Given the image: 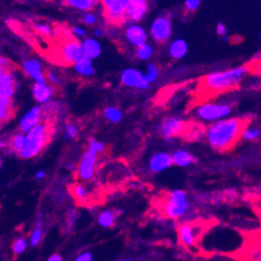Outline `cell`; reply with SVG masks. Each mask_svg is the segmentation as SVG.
I'll use <instances>...</instances> for the list:
<instances>
[{
	"mask_svg": "<svg viewBox=\"0 0 261 261\" xmlns=\"http://www.w3.org/2000/svg\"><path fill=\"white\" fill-rule=\"evenodd\" d=\"M27 246H28V243L27 241H26V239L19 237L13 242V252L16 255H19L23 253L26 249H27Z\"/></svg>",
	"mask_w": 261,
	"mask_h": 261,
	"instance_id": "33",
	"label": "cell"
},
{
	"mask_svg": "<svg viewBox=\"0 0 261 261\" xmlns=\"http://www.w3.org/2000/svg\"><path fill=\"white\" fill-rule=\"evenodd\" d=\"M98 154L99 153L95 150V148L89 145L88 149L82 155L79 164H78V176L79 178L82 180H90L93 177Z\"/></svg>",
	"mask_w": 261,
	"mask_h": 261,
	"instance_id": "8",
	"label": "cell"
},
{
	"mask_svg": "<svg viewBox=\"0 0 261 261\" xmlns=\"http://www.w3.org/2000/svg\"><path fill=\"white\" fill-rule=\"evenodd\" d=\"M47 78H48V80L52 84H54V85L59 84V79H58V77L56 76L55 73H53V72H48L47 73Z\"/></svg>",
	"mask_w": 261,
	"mask_h": 261,
	"instance_id": "42",
	"label": "cell"
},
{
	"mask_svg": "<svg viewBox=\"0 0 261 261\" xmlns=\"http://www.w3.org/2000/svg\"><path fill=\"white\" fill-rule=\"evenodd\" d=\"M178 232H179V238L185 247L191 248L195 245V240L197 236L195 227L187 224L182 225L179 227Z\"/></svg>",
	"mask_w": 261,
	"mask_h": 261,
	"instance_id": "19",
	"label": "cell"
},
{
	"mask_svg": "<svg viewBox=\"0 0 261 261\" xmlns=\"http://www.w3.org/2000/svg\"><path fill=\"white\" fill-rule=\"evenodd\" d=\"M78 134V127L74 124H69L65 128V138L67 140H73Z\"/></svg>",
	"mask_w": 261,
	"mask_h": 261,
	"instance_id": "34",
	"label": "cell"
},
{
	"mask_svg": "<svg viewBox=\"0 0 261 261\" xmlns=\"http://www.w3.org/2000/svg\"><path fill=\"white\" fill-rule=\"evenodd\" d=\"M42 237H43V227L42 225L38 224L36 226V228H34V230L32 231L29 238V243L31 245V247H37L41 242Z\"/></svg>",
	"mask_w": 261,
	"mask_h": 261,
	"instance_id": "31",
	"label": "cell"
},
{
	"mask_svg": "<svg viewBox=\"0 0 261 261\" xmlns=\"http://www.w3.org/2000/svg\"><path fill=\"white\" fill-rule=\"evenodd\" d=\"M261 136V129L257 126H251L247 125L242 130L241 137L245 141L248 142H254Z\"/></svg>",
	"mask_w": 261,
	"mask_h": 261,
	"instance_id": "25",
	"label": "cell"
},
{
	"mask_svg": "<svg viewBox=\"0 0 261 261\" xmlns=\"http://www.w3.org/2000/svg\"><path fill=\"white\" fill-rule=\"evenodd\" d=\"M50 127L47 123H41L26 134V142L19 153L22 158H31L37 156L47 145L50 136Z\"/></svg>",
	"mask_w": 261,
	"mask_h": 261,
	"instance_id": "3",
	"label": "cell"
},
{
	"mask_svg": "<svg viewBox=\"0 0 261 261\" xmlns=\"http://www.w3.org/2000/svg\"><path fill=\"white\" fill-rule=\"evenodd\" d=\"M74 69L78 74L81 76H85V77L92 76L95 73V68L93 66L92 59L88 56H84L83 58L79 60V62H77L74 65Z\"/></svg>",
	"mask_w": 261,
	"mask_h": 261,
	"instance_id": "23",
	"label": "cell"
},
{
	"mask_svg": "<svg viewBox=\"0 0 261 261\" xmlns=\"http://www.w3.org/2000/svg\"><path fill=\"white\" fill-rule=\"evenodd\" d=\"M89 145L92 146V147H94V148H95V150L97 151L98 153L103 152L104 149H105V145H104L102 142H99V141L94 140V138H90Z\"/></svg>",
	"mask_w": 261,
	"mask_h": 261,
	"instance_id": "39",
	"label": "cell"
},
{
	"mask_svg": "<svg viewBox=\"0 0 261 261\" xmlns=\"http://www.w3.org/2000/svg\"><path fill=\"white\" fill-rule=\"evenodd\" d=\"M47 261H63V258L59 254H53L47 259Z\"/></svg>",
	"mask_w": 261,
	"mask_h": 261,
	"instance_id": "44",
	"label": "cell"
},
{
	"mask_svg": "<svg viewBox=\"0 0 261 261\" xmlns=\"http://www.w3.org/2000/svg\"><path fill=\"white\" fill-rule=\"evenodd\" d=\"M97 16H96L94 13L92 12H86L83 17H82V21L84 24L89 25V26H92V25H95L96 23H97Z\"/></svg>",
	"mask_w": 261,
	"mask_h": 261,
	"instance_id": "36",
	"label": "cell"
},
{
	"mask_svg": "<svg viewBox=\"0 0 261 261\" xmlns=\"http://www.w3.org/2000/svg\"><path fill=\"white\" fill-rule=\"evenodd\" d=\"M122 261H131V260H129V259H125V260H122Z\"/></svg>",
	"mask_w": 261,
	"mask_h": 261,
	"instance_id": "47",
	"label": "cell"
},
{
	"mask_svg": "<svg viewBox=\"0 0 261 261\" xmlns=\"http://www.w3.org/2000/svg\"><path fill=\"white\" fill-rule=\"evenodd\" d=\"M222 39H223L224 42H229V41H230V36H229V34H227V36H225V37L222 38Z\"/></svg>",
	"mask_w": 261,
	"mask_h": 261,
	"instance_id": "46",
	"label": "cell"
},
{
	"mask_svg": "<svg viewBox=\"0 0 261 261\" xmlns=\"http://www.w3.org/2000/svg\"><path fill=\"white\" fill-rule=\"evenodd\" d=\"M259 39H260V41H261V33L259 34Z\"/></svg>",
	"mask_w": 261,
	"mask_h": 261,
	"instance_id": "48",
	"label": "cell"
},
{
	"mask_svg": "<svg viewBox=\"0 0 261 261\" xmlns=\"http://www.w3.org/2000/svg\"><path fill=\"white\" fill-rule=\"evenodd\" d=\"M24 71L26 72L34 82L38 83H45L46 76L42 70V65L37 59H25L23 63Z\"/></svg>",
	"mask_w": 261,
	"mask_h": 261,
	"instance_id": "15",
	"label": "cell"
},
{
	"mask_svg": "<svg viewBox=\"0 0 261 261\" xmlns=\"http://www.w3.org/2000/svg\"><path fill=\"white\" fill-rule=\"evenodd\" d=\"M173 163L178 167H188L196 162V158L188 151L177 150L172 154Z\"/></svg>",
	"mask_w": 261,
	"mask_h": 261,
	"instance_id": "22",
	"label": "cell"
},
{
	"mask_svg": "<svg viewBox=\"0 0 261 261\" xmlns=\"http://www.w3.org/2000/svg\"><path fill=\"white\" fill-rule=\"evenodd\" d=\"M151 36L155 41L159 43L167 42L172 34V24L167 16H160L156 18L151 24Z\"/></svg>",
	"mask_w": 261,
	"mask_h": 261,
	"instance_id": "10",
	"label": "cell"
},
{
	"mask_svg": "<svg viewBox=\"0 0 261 261\" xmlns=\"http://www.w3.org/2000/svg\"><path fill=\"white\" fill-rule=\"evenodd\" d=\"M125 38L134 47L138 48L145 44H147V32L142 27V26L137 24L129 25L125 31Z\"/></svg>",
	"mask_w": 261,
	"mask_h": 261,
	"instance_id": "13",
	"label": "cell"
},
{
	"mask_svg": "<svg viewBox=\"0 0 261 261\" xmlns=\"http://www.w3.org/2000/svg\"><path fill=\"white\" fill-rule=\"evenodd\" d=\"M7 70V69H6ZM0 72V119L4 121L12 107L16 90V79L10 71Z\"/></svg>",
	"mask_w": 261,
	"mask_h": 261,
	"instance_id": "4",
	"label": "cell"
},
{
	"mask_svg": "<svg viewBox=\"0 0 261 261\" xmlns=\"http://www.w3.org/2000/svg\"><path fill=\"white\" fill-rule=\"evenodd\" d=\"M153 54V48L151 45L147 44L136 48V56L141 60H148Z\"/></svg>",
	"mask_w": 261,
	"mask_h": 261,
	"instance_id": "30",
	"label": "cell"
},
{
	"mask_svg": "<svg viewBox=\"0 0 261 261\" xmlns=\"http://www.w3.org/2000/svg\"><path fill=\"white\" fill-rule=\"evenodd\" d=\"M248 70L246 66H238L228 70L209 73L203 78V88L211 93H223L235 89L245 80Z\"/></svg>",
	"mask_w": 261,
	"mask_h": 261,
	"instance_id": "2",
	"label": "cell"
},
{
	"mask_svg": "<svg viewBox=\"0 0 261 261\" xmlns=\"http://www.w3.org/2000/svg\"><path fill=\"white\" fill-rule=\"evenodd\" d=\"M215 31L217 33V36H220L221 38H224L225 36H227V26H226L224 23L220 22L216 24V27H215Z\"/></svg>",
	"mask_w": 261,
	"mask_h": 261,
	"instance_id": "40",
	"label": "cell"
},
{
	"mask_svg": "<svg viewBox=\"0 0 261 261\" xmlns=\"http://www.w3.org/2000/svg\"><path fill=\"white\" fill-rule=\"evenodd\" d=\"M106 19L118 23L126 18L130 0H101Z\"/></svg>",
	"mask_w": 261,
	"mask_h": 261,
	"instance_id": "7",
	"label": "cell"
},
{
	"mask_svg": "<svg viewBox=\"0 0 261 261\" xmlns=\"http://www.w3.org/2000/svg\"><path fill=\"white\" fill-rule=\"evenodd\" d=\"M184 128V122L180 118L171 117L164 120L159 126L160 134L163 136V138L174 137L178 135L182 130Z\"/></svg>",
	"mask_w": 261,
	"mask_h": 261,
	"instance_id": "12",
	"label": "cell"
},
{
	"mask_svg": "<svg viewBox=\"0 0 261 261\" xmlns=\"http://www.w3.org/2000/svg\"><path fill=\"white\" fill-rule=\"evenodd\" d=\"M99 0H66L68 5L78 11L90 12Z\"/></svg>",
	"mask_w": 261,
	"mask_h": 261,
	"instance_id": "24",
	"label": "cell"
},
{
	"mask_svg": "<svg viewBox=\"0 0 261 261\" xmlns=\"http://www.w3.org/2000/svg\"><path fill=\"white\" fill-rule=\"evenodd\" d=\"M82 46H83L85 56L90 57L91 59L97 58L98 56H100L102 48H101L100 43L96 39L94 38L84 39V41L82 42Z\"/></svg>",
	"mask_w": 261,
	"mask_h": 261,
	"instance_id": "21",
	"label": "cell"
},
{
	"mask_svg": "<svg viewBox=\"0 0 261 261\" xmlns=\"http://www.w3.org/2000/svg\"><path fill=\"white\" fill-rule=\"evenodd\" d=\"M247 119L226 118L216 121L206 129V140L213 149L227 151L241 137L242 130L248 124Z\"/></svg>",
	"mask_w": 261,
	"mask_h": 261,
	"instance_id": "1",
	"label": "cell"
},
{
	"mask_svg": "<svg viewBox=\"0 0 261 261\" xmlns=\"http://www.w3.org/2000/svg\"><path fill=\"white\" fill-rule=\"evenodd\" d=\"M172 164H174L172 155H170L167 152H160L154 154L149 161L150 170L154 173H159L167 170L170 167H172Z\"/></svg>",
	"mask_w": 261,
	"mask_h": 261,
	"instance_id": "16",
	"label": "cell"
},
{
	"mask_svg": "<svg viewBox=\"0 0 261 261\" xmlns=\"http://www.w3.org/2000/svg\"><path fill=\"white\" fill-rule=\"evenodd\" d=\"M45 176H46V174H45V172H43V171H39V172H37L36 174H34V178L39 179V180L44 179Z\"/></svg>",
	"mask_w": 261,
	"mask_h": 261,
	"instance_id": "45",
	"label": "cell"
},
{
	"mask_svg": "<svg viewBox=\"0 0 261 261\" xmlns=\"http://www.w3.org/2000/svg\"><path fill=\"white\" fill-rule=\"evenodd\" d=\"M60 56L66 64H76L85 56L82 43L72 40L68 41L60 49Z\"/></svg>",
	"mask_w": 261,
	"mask_h": 261,
	"instance_id": "9",
	"label": "cell"
},
{
	"mask_svg": "<svg viewBox=\"0 0 261 261\" xmlns=\"http://www.w3.org/2000/svg\"><path fill=\"white\" fill-rule=\"evenodd\" d=\"M71 31H72V33L74 34V36L76 38H78V39H83V38H85L86 37V33H88V32H86L85 28L81 27V26H74V27H72Z\"/></svg>",
	"mask_w": 261,
	"mask_h": 261,
	"instance_id": "38",
	"label": "cell"
},
{
	"mask_svg": "<svg viewBox=\"0 0 261 261\" xmlns=\"http://www.w3.org/2000/svg\"><path fill=\"white\" fill-rule=\"evenodd\" d=\"M93 256L90 252H84V253L78 255L75 259V261H92Z\"/></svg>",
	"mask_w": 261,
	"mask_h": 261,
	"instance_id": "41",
	"label": "cell"
},
{
	"mask_svg": "<svg viewBox=\"0 0 261 261\" xmlns=\"http://www.w3.org/2000/svg\"><path fill=\"white\" fill-rule=\"evenodd\" d=\"M188 208L187 196L183 190H174L168 196L164 212L172 219H178L184 215Z\"/></svg>",
	"mask_w": 261,
	"mask_h": 261,
	"instance_id": "6",
	"label": "cell"
},
{
	"mask_svg": "<svg viewBox=\"0 0 261 261\" xmlns=\"http://www.w3.org/2000/svg\"><path fill=\"white\" fill-rule=\"evenodd\" d=\"M43 109L40 106L31 107L20 120V130L24 133H27L29 130L41 124Z\"/></svg>",
	"mask_w": 261,
	"mask_h": 261,
	"instance_id": "11",
	"label": "cell"
},
{
	"mask_svg": "<svg viewBox=\"0 0 261 261\" xmlns=\"http://www.w3.org/2000/svg\"><path fill=\"white\" fill-rule=\"evenodd\" d=\"M200 3H201V0H185L184 2L186 10L189 12L197 11L200 6Z\"/></svg>",
	"mask_w": 261,
	"mask_h": 261,
	"instance_id": "37",
	"label": "cell"
},
{
	"mask_svg": "<svg viewBox=\"0 0 261 261\" xmlns=\"http://www.w3.org/2000/svg\"><path fill=\"white\" fill-rule=\"evenodd\" d=\"M33 28L39 33L43 34V36H50L52 33V28L48 24L45 23H36L33 25Z\"/></svg>",
	"mask_w": 261,
	"mask_h": 261,
	"instance_id": "35",
	"label": "cell"
},
{
	"mask_svg": "<svg viewBox=\"0 0 261 261\" xmlns=\"http://www.w3.org/2000/svg\"><path fill=\"white\" fill-rule=\"evenodd\" d=\"M148 8H149L148 0H130L126 18L134 22L140 21L147 14Z\"/></svg>",
	"mask_w": 261,
	"mask_h": 261,
	"instance_id": "14",
	"label": "cell"
},
{
	"mask_svg": "<svg viewBox=\"0 0 261 261\" xmlns=\"http://www.w3.org/2000/svg\"><path fill=\"white\" fill-rule=\"evenodd\" d=\"M104 117L106 118L108 122H111V123H119L122 118H123V115H122V111L119 108L109 106L104 110Z\"/></svg>",
	"mask_w": 261,
	"mask_h": 261,
	"instance_id": "29",
	"label": "cell"
},
{
	"mask_svg": "<svg viewBox=\"0 0 261 261\" xmlns=\"http://www.w3.org/2000/svg\"><path fill=\"white\" fill-rule=\"evenodd\" d=\"M158 75H159V70H158L157 66L153 63H150L147 65V71L146 73H144L143 77L148 83L151 84L152 82H154L156 79H157Z\"/></svg>",
	"mask_w": 261,
	"mask_h": 261,
	"instance_id": "28",
	"label": "cell"
},
{
	"mask_svg": "<svg viewBox=\"0 0 261 261\" xmlns=\"http://www.w3.org/2000/svg\"><path fill=\"white\" fill-rule=\"evenodd\" d=\"M143 74L144 73L136 70V69L128 68L122 72L121 82L126 86H129V88H137L143 78Z\"/></svg>",
	"mask_w": 261,
	"mask_h": 261,
	"instance_id": "18",
	"label": "cell"
},
{
	"mask_svg": "<svg viewBox=\"0 0 261 261\" xmlns=\"http://www.w3.org/2000/svg\"><path fill=\"white\" fill-rule=\"evenodd\" d=\"M232 107L226 103H204L197 109V116L205 122H214L228 118Z\"/></svg>",
	"mask_w": 261,
	"mask_h": 261,
	"instance_id": "5",
	"label": "cell"
},
{
	"mask_svg": "<svg viewBox=\"0 0 261 261\" xmlns=\"http://www.w3.org/2000/svg\"><path fill=\"white\" fill-rule=\"evenodd\" d=\"M25 142H26V134H24V132L17 133L12 137L10 144H8V147L11 148L12 151L20 153L25 146Z\"/></svg>",
	"mask_w": 261,
	"mask_h": 261,
	"instance_id": "26",
	"label": "cell"
},
{
	"mask_svg": "<svg viewBox=\"0 0 261 261\" xmlns=\"http://www.w3.org/2000/svg\"><path fill=\"white\" fill-rule=\"evenodd\" d=\"M93 34H94V37L96 38V39H97V38H101L102 36H103V34H104V31H103V29L102 28H95L94 29V31H93Z\"/></svg>",
	"mask_w": 261,
	"mask_h": 261,
	"instance_id": "43",
	"label": "cell"
},
{
	"mask_svg": "<svg viewBox=\"0 0 261 261\" xmlns=\"http://www.w3.org/2000/svg\"><path fill=\"white\" fill-rule=\"evenodd\" d=\"M116 220L115 213L110 210H104L98 215V224L101 227L104 228H109L114 225Z\"/></svg>",
	"mask_w": 261,
	"mask_h": 261,
	"instance_id": "27",
	"label": "cell"
},
{
	"mask_svg": "<svg viewBox=\"0 0 261 261\" xmlns=\"http://www.w3.org/2000/svg\"><path fill=\"white\" fill-rule=\"evenodd\" d=\"M52 93H53V89H52L46 82L45 83L34 82L32 86V95L34 99H36L39 103L43 104V105H45V104L49 102V100L51 99Z\"/></svg>",
	"mask_w": 261,
	"mask_h": 261,
	"instance_id": "17",
	"label": "cell"
},
{
	"mask_svg": "<svg viewBox=\"0 0 261 261\" xmlns=\"http://www.w3.org/2000/svg\"><path fill=\"white\" fill-rule=\"evenodd\" d=\"M73 194L79 201H84L89 198V190L82 184L75 185L73 187Z\"/></svg>",
	"mask_w": 261,
	"mask_h": 261,
	"instance_id": "32",
	"label": "cell"
},
{
	"mask_svg": "<svg viewBox=\"0 0 261 261\" xmlns=\"http://www.w3.org/2000/svg\"><path fill=\"white\" fill-rule=\"evenodd\" d=\"M187 51H188L187 43L182 39L174 40L169 47V53L171 57H173L174 59L183 58L186 55Z\"/></svg>",
	"mask_w": 261,
	"mask_h": 261,
	"instance_id": "20",
	"label": "cell"
}]
</instances>
